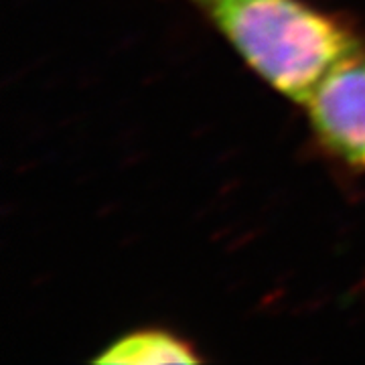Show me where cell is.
I'll use <instances>...</instances> for the list:
<instances>
[{"label": "cell", "mask_w": 365, "mask_h": 365, "mask_svg": "<svg viewBox=\"0 0 365 365\" xmlns=\"http://www.w3.org/2000/svg\"><path fill=\"white\" fill-rule=\"evenodd\" d=\"M96 364L153 365V364H197L201 361L191 345L181 337L160 329H143L122 335L106 351L93 357Z\"/></svg>", "instance_id": "3957f363"}, {"label": "cell", "mask_w": 365, "mask_h": 365, "mask_svg": "<svg viewBox=\"0 0 365 365\" xmlns=\"http://www.w3.org/2000/svg\"><path fill=\"white\" fill-rule=\"evenodd\" d=\"M304 108L319 143L365 170V49L333 67Z\"/></svg>", "instance_id": "7a4b0ae2"}, {"label": "cell", "mask_w": 365, "mask_h": 365, "mask_svg": "<svg viewBox=\"0 0 365 365\" xmlns=\"http://www.w3.org/2000/svg\"><path fill=\"white\" fill-rule=\"evenodd\" d=\"M272 90L307 106L333 67L364 49L339 19L307 0H187Z\"/></svg>", "instance_id": "6da1fadb"}]
</instances>
